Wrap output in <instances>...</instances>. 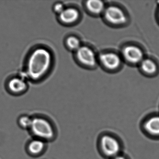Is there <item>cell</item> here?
<instances>
[{"label": "cell", "mask_w": 159, "mask_h": 159, "mask_svg": "<svg viewBox=\"0 0 159 159\" xmlns=\"http://www.w3.org/2000/svg\"><path fill=\"white\" fill-rule=\"evenodd\" d=\"M52 55L50 50L43 46L33 49L28 57L26 71L34 81L40 80L48 73L52 66Z\"/></svg>", "instance_id": "obj_1"}, {"label": "cell", "mask_w": 159, "mask_h": 159, "mask_svg": "<svg viewBox=\"0 0 159 159\" xmlns=\"http://www.w3.org/2000/svg\"><path fill=\"white\" fill-rule=\"evenodd\" d=\"M97 148L102 157L111 159L123 152V142L120 137L114 133L104 132L98 138Z\"/></svg>", "instance_id": "obj_2"}, {"label": "cell", "mask_w": 159, "mask_h": 159, "mask_svg": "<svg viewBox=\"0 0 159 159\" xmlns=\"http://www.w3.org/2000/svg\"><path fill=\"white\" fill-rule=\"evenodd\" d=\"M76 59L80 64L86 67L93 68L97 63L96 55L93 49L82 45L76 52Z\"/></svg>", "instance_id": "obj_6"}, {"label": "cell", "mask_w": 159, "mask_h": 159, "mask_svg": "<svg viewBox=\"0 0 159 159\" xmlns=\"http://www.w3.org/2000/svg\"><path fill=\"white\" fill-rule=\"evenodd\" d=\"M32 117L28 115H23L20 116L18 119L19 126L24 129L29 130L32 123Z\"/></svg>", "instance_id": "obj_15"}, {"label": "cell", "mask_w": 159, "mask_h": 159, "mask_svg": "<svg viewBox=\"0 0 159 159\" xmlns=\"http://www.w3.org/2000/svg\"><path fill=\"white\" fill-rule=\"evenodd\" d=\"M29 131L34 138L46 142L53 140L56 136L55 127L52 122L43 116L32 117Z\"/></svg>", "instance_id": "obj_3"}, {"label": "cell", "mask_w": 159, "mask_h": 159, "mask_svg": "<svg viewBox=\"0 0 159 159\" xmlns=\"http://www.w3.org/2000/svg\"></svg>", "instance_id": "obj_18"}, {"label": "cell", "mask_w": 159, "mask_h": 159, "mask_svg": "<svg viewBox=\"0 0 159 159\" xmlns=\"http://www.w3.org/2000/svg\"><path fill=\"white\" fill-rule=\"evenodd\" d=\"M67 48L70 51L76 52L82 46L80 40L75 36H69L65 41Z\"/></svg>", "instance_id": "obj_14"}, {"label": "cell", "mask_w": 159, "mask_h": 159, "mask_svg": "<svg viewBox=\"0 0 159 159\" xmlns=\"http://www.w3.org/2000/svg\"><path fill=\"white\" fill-rule=\"evenodd\" d=\"M122 57L129 64L139 65L144 58V54L139 47L134 45L125 46L121 52Z\"/></svg>", "instance_id": "obj_7"}, {"label": "cell", "mask_w": 159, "mask_h": 159, "mask_svg": "<svg viewBox=\"0 0 159 159\" xmlns=\"http://www.w3.org/2000/svg\"><path fill=\"white\" fill-rule=\"evenodd\" d=\"M140 129L144 135L152 139H159V113H151L141 120Z\"/></svg>", "instance_id": "obj_4"}, {"label": "cell", "mask_w": 159, "mask_h": 159, "mask_svg": "<svg viewBox=\"0 0 159 159\" xmlns=\"http://www.w3.org/2000/svg\"><path fill=\"white\" fill-rule=\"evenodd\" d=\"M139 65L141 71L146 75H153L158 69L156 63L150 58H144Z\"/></svg>", "instance_id": "obj_13"}, {"label": "cell", "mask_w": 159, "mask_h": 159, "mask_svg": "<svg viewBox=\"0 0 159 159\" xmlns=\"http://www.w3.org/2000/svg\"><path fill=\"white\" fill-rule=\"evenodd\" d=\"M111 159H131V158L127 154L123 152L115 157H113Z\"/></svg>", "instance_id": "obj_17"}, {"label": "cell", "mask_w": 159, "mask_h": 159, "mask_svg": "<svg viewBox=\"0 0 159 159\" xmlns=\"http://www.w3.org/2000/svg\"><path fill=\"white\" fill-rule=\"evenodd\" d=\"M98 61L102 66L111 71L119 69L122 63L121 57L112 52L102 53L98 57Z\"/></svg>", "instance_id": "obj_8"}, {"label": "cell", "mask_w": 159, "mask_h": 159, "mask_svg": "<svg viewBox=\"0 0 159 159\" xmlns=\"http://www.w3.org/2000/svg\"><path fill=\"white\" fill-rule=\"evenodd\" d=\"M80 13L77 9L72 7L66 8L58 16V20L64 25H70L76 23L80 18Z\"/></svg>", "instance_id": "obj_10"}, {"label": "cell", "mask_w": 159, "mask_h": 159, "mask_svg": "<svg viewBox=\"0 0 159 159\" xmlns=\"http://www.w3.org/2000/svg\"><path fill=\"white\" fill-rule=\"evenodd\" d=\"M46 143L47 142L42 139L34 137L28 143L27 151L32 156L41 155L46 149Z\"/></svg>", "instance_id": "obj_11"}, {"label": "cell", "mask_w": 159, "mask_h": 159, "mask_svg": "<svg viewBox=\"0 0 159 159\" xmlns=\"http://www.w3.org/2000/svg\"><path fill=\"white\" fill-rule=\"evenodd\" d=\"M104 19L113 25H122L127 22L126 14L121 8L116 6L106 7L103 14Z\"/></svg>", "instance_id": "obj_5"}, {"label": "cell", "mask_w": 159, "mask_h": 159, "mask_svg": "<svg viewBox=\"0 0 159 159\" xmlns=\"http://www.w3.org/2000/svg\"><path fill=\"white\" fill-rule=\"evenodd\" d=\"M27 83L24 79L18 77L11 78L7 82L8 91L14 95L22 94L27 90Z\"/></svg>", "instance_id": "obj_9"}, {"label": "cell", "mask_w": 159, "mask_h": 159, "mask_svg": "<svg viewBox=\"0 0 159 159\" xmlns=\"http://www.w3.org/2000/svg\"><path fill=\"white\" fill-rule=\"evenodd\" d=\"M85 7L88 11L94 15H103L106 7L104 2L99 0H89L85 2Z\"/></svg>", "instance_id": "obj_12"}, {"label": "cell", "mask_w": 159, "mask_h": 159, "mask_svg": "<svg viewBox=\"0 0 159 159\" xmlns=\"http://www.w3.org/2000/svg\"><path fill=\"white\" fill-rule=\"evenodd\" d=\"M66 8L63 3L58 2L54 4L53 6V11L58 16L65 10Z\"/></svg>", "instance_id": "obj_16"}]
</instances>
